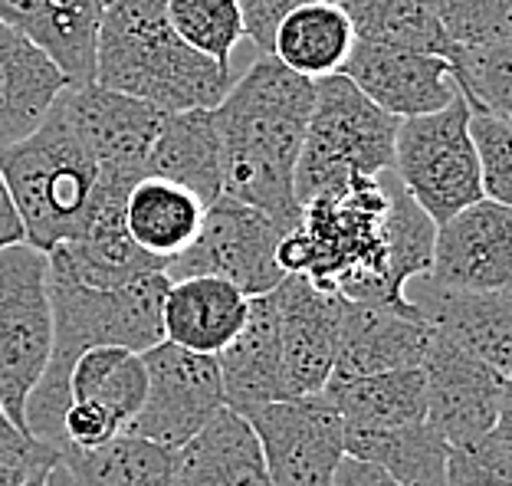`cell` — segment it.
<instances>
[{
    "label": "cell",
    "instance_id": "39",
    "mask_svg": "<svg viewBox=\"0 0 512 486\" xmlns=\"http://www.w3.org/2000/svg\"><path fill=\"white\" fill-rule=\"evenodd\" d=\"M332 486H398L388 473L381 467L368 464V460H358V457H342L339 470H335V480Z\"/></svg>",
    "mask_w": 512,
    "mask_h": 486
},
{
    "label": "cell",
    "instance_id": "26",
    "mask_svg": "<svg viewBox=\"0 0 512 486\" xmlns=\"http://www.w3.org/2000/svg\"><path fill=\"white\" fill-rule=\"evenodd\" d=\"M204 204L188 188L165 178H138L125 194V227L148 257L168 263L201 230Z\"/></svg>",
    "mask_w": 512,
    "mask_h": 486
},
{
    "label": "cell",
    "instance_id": "5",
    "mask_svg": "<svg viewBox=\"0 0 512 486\" xmlns=\"http://www.w3.org/2000/svg\"><path fill=\"white\" fill-rule=\"evenodd\" d=\"M0 178L20 214L23 243L43 253L83 234L99 201V165L60 99L27 138L0 148Z\"/></svg>",
    "mask_w": 512,
    "mask_h": 486
},
{
    "label": "cell",
    "instance_id": "44",
    "mask_svg": "<svg viewBox=\"0 0 512 486\" xmlns=\"http://www.w3.org/2000/svg\"><path fill=\"white\" fill-rule=\"evenodd\" d=\"M102 4H112V0H102Z\"/></svg>",
    "mask_w": 512,
    "mask_h": 486
},
{
    "label": "cell",
    "instance_id": "20",
    "mask_svg": "<svg viewBox=\"0 0 512 486\" xmlns=\"http://www.w3.org/2000/svg\"><path fill=\"white\" fill-rule=\"evenodd\" d=\"M102 0H0V20L56 63L69 83H92Z\"/></svg>",
    "mask_w": 512,
    "mask_h": 486
},
{
    "label": "cell",
    "instance_id": "24",
    "mask_svg": "<svg viewBox=\"0 0 512 486\" xmlns=\"http://www.w3.org/2000/svg\"><path fill=\"white\" fill-rule=\"evenodd\" d=\"M145 175L188 188L204 207L220 198V138L214 109L165 112L148 148Z\"/></svg>",
    "mask_w": 512,
    "mask_h": 486
},
{
    "label": "cell",
    "instance_id": "9",
    "mask_svg": "<svg viewBox=\"0 0 512 486\" xmlns=\"http://www.w3.org/2000/svg\"><path fill=\"white\" fill-rule=\"evenodd\" d=\"M286 230L273 217L220 194L204 207L201 230L188 250L165 263L168 280L188 276H217L237 286L243 296H263L283 283L286 270L279 266V243Z\"/></svg>",
    "mask_w": 512,
    "mask_h": 486
},
{
    "label": "cell",
    "instance_id": "34",
    "mask_svg": "<svg viewBox=\"0 0 512 486\" xmlns=\"http://www.w3.org/2000/svg\"><path fill=\"white\" fill-rule=\"evenodd\" d=\"M427 7L450 46L512 40V0H427Z\"/></svg>",
    "mask_w": 512,
    "mask_h": 486
},
{
    "label": "cell",
    "instance_id": "2",
    "mask_svg": "<svg viewBox=\"0 0 512 486\" xmlns=\"http://www.w3.org/2000/svg\"><path fill=\"white\" fill-rule=\"evenodd\" d=\"M316 83L260 53L214 106L220 138V194L273 217L289 234L299 224L296 161Z\"/></svg>",
    "mask_w": 512,
    "mask_h": 486
},
{
    "label": "cell",
    "instance_id": "8",
    "mask_svg": "<svg viewBox=\"0 0 512 486\" xmlns=\"http://www.w3.org/2000/svg\"><path fill=\"white\" fill-rule=\"evenodd\" d=\"M467 122L470 106L457 92L440 112L401 119L394 135V178L434 224H444L463 207L483 201L480 165Z\"/></svg>",
    "mask_w": 512,
    "mask_h": 486
},
{
    "label": "cell",
    "instance_id": "14",
    "mask_svg": "<svg viewBox=\"0 0 512 486\" xmlns=\"http://www.w3.org/2000/svg\"><path fill=\"white\" fill-rule=\"evenodd\" d=\"M60 102L96 158L99 178L119 184L145 178L148 148L155 142L165 112L99 83H69L60 92Z\"/></svg>",
    "mask_w": 512,
    "mask_h": 486
},
{
    "label": "cell",
    "instance_id": "37",
    "mask_svg": "<svg viewBox=\"0 0 512 486\" xmlns=\"http://www.w3.org/2000/svg\"><path fill=\"white\" fill-rule=\"evenodd\" d=\"M237 4L243 14V27H247V40L260 53H266L270 50L276 23L283 20L289 10H296L302 4H319V0H237ZM329 4H335V0H329Z\"/></svg>",
    "mask_w": 512,
    "mask_h": 486
},
{
    "label": "cell",
    "instance_id": "40",
    "mask_svg": "<svg viewBox=\"0 0 512 486\" xmlns=\"http://www.w3.org/2000/svg\"><path fill=\"white\" fill-rule=\"evenodd\" d=\"M14 243H23V224L14 201H10L7 184L0 178V250L14 247Z\"/></svg>",
    "mask_w": 512,
    "mask_h": 486
},
{
    "label": "cell",
    "instance_id": "43",
    "mask_svg": "<svg viewBox=\"0 0 512 486\" xmlns=\"http://www.w3.org/2000/svg\"><path fill=\"white\" fill-rule=\"evenodd\" d=\"M43 480H46V470H43V473H37V477H30L23 486H43Z\"/></svg>",
    "mask_w": 512,
    "mask_h": 486
},
{
    "label": "cell",
    "instance_id": "19",
    "mask_svg": "<svg viewBox=\"0 0 512 486\" xmlns=\"http://www.w3.org/2000/svg\"><path fill=\"white\" fill-rule=\"evenodd\" d=\"M224 404L240 418L283 398V352H279V319L273 289L250 296V312L240 332L217 355Z\"/></svg>",
    "mask_w": 512,
    "mask_h": 486
},
{
    "label": "cell",
    "instance_id": "12",
    "mask_svg": "<svg viewBox=\"0 0 512 486\" xmlns=\"http://www.w3.org/2000/svg\"><path fill=\"white\" fill-rule=\"evenodd\" d=\"M427 424L450 447L480 441L509 418V378L430 332L424 355Z\"/></svg>",
    "mask_w": 512,
    "mask_h": 486
},
{
    "label": "cell",
    "instance_id": "42",
    "mask_svg": "<svg viewBox=\"0 0 512 486\" xmlns=\"http://www.w3.org/2000/svg\"><path fill=\"white\" fill-rule=\"evenodd\" d=\"M43 486H83V483H79V480L73 477V473H69V470L60 464V460H56V464H53L50 470H46Z\"/></svg>",
    "mask_w": 512,
    "mask_h": 486
},
{
    "label": "cell",
    "instance_id": "7",
    "mask_svg": "<svg viewBox=\"0 0 512 486\" xmlns=\"http://www.w3.org/2000/svg\"><path fill=\"white\" fill-rule=\"evenodd\" d=\"M50 260L30 243L0 250V408L27 434V401L50 365Z\"/></svg>",
    "mask_w": 512,
    "mask_h": 486
},
{
    "label": "cell",
    "instance_id": "15",
    "mask_svg": "<svg viewBox=\"0 0 512 486\" xmlns=\"http://www.w3.org/2000/svg\"><path fill=\"white\" fill-rule=\"evenodd\" d=\"M427 280L447 289H509L512 211L509 204L476 201L434 230Z\"/></svg>",
    "mask_w": 512,
    "mask_h": 486
},
{
    "label": "cell",
    "instance_id": "28",
    "mask_svg": "<svg viewBox=\"0 0 512 486\" xmlns=\"http://www.w3.org/2000/svg\"><path fill=\"white\" fill-rule=\"evenodd\" d=\"M145 401L142 352L99 345L76 355L66 375V404H89L125 431Z\"/></svg>",
    "mask_w": 512,
    "mask_h": 486
},
{
    "label": "cell",
    "instance_id": "16",
    "mask_svg": "<svg viewBox=\"0 0 512 486\" xmlns=\"http://www.w3.org/2000/svg\"><path fill=\"white\" fill-rule=\"evenodd\" d=\"M339 73L394 119H417L450 106L457 96L444 56L355 40Z\"/></svg>",
    "mask_w": 512,
    "mask_h": 486
},
{
    "label": "cell",
    "instance_id": "17",
    "mask_svg": "<svg viewBox=\"0 0 512 486\" xmlns=\"http://www.w3.org/2000/svg\"><path fill=\"white\" fill-rule=\"evenodd\" d=\"M430 345V322L411 299L388 303H358L342 299L339 352L332 378H362L421 368Z\"/></svg>",
    "mask_w": 512,
    "mask_h": 486
},
{
    "label": "cell",
    "instance_id": "29",
    "mask_svg": "<svg viewBox=\"0 0 512 486\" xmlns=\"http://www.w3.org/2000/svg\"><path fill=\"white\" fill-rule=\"evenodd\" d=\"M345 454L381 467L398 486H444L450 444L421 421L391 431H345Z\"/></svg>",
    "mask_w": 512,
    "mask_h": 486
},
{
    "label": "cell",
    "instance_id": "3",
    "mask_svg": "<svg viewBox=\"0 0 512 486\" xmlns=\"http://www.w3.org/2000/svg\"><path fill=\"white\" fill-rule=\"evenodd\" d=\"M46 283H50L53 303V352L40 385L27 401V434L60 454L69 365L79 352L99 349V345L148 352L151 345L165 342L161 299L168 293V276L155 273L119 289H96L76 280L63 263L50 260Z\"/></svg>",
    "mask_w": 512,
    "mask_h": 486
},
{
    "label": "cell",
    "instance_id": "11",
    "mask_svg": "<svg viewBox=\"0 0 512 486\" xmlns=\"http://www.w3.org/2000/svg\"><path fill=\"white\" fill-rule=\"evenodd\" d=\"M247 421L273 486H332L345 457V427L325 395L273 401Z\"/></svg>",
    "mask_w": 512,
    "mask_h": 486
},
{
    "label": "cell",
    "instance_id": "4",
    "mask_svg": "<svg viewBox=\"0 0 512 486\" xmlns=\"http://www.w3.org/2000/svg\"><path fill=\"white\" fill-rule=\"evenodd\" d=\"M234 66L191 50L165 14V0H112L102 10L92 83L158 112L214 109L234 86Z\"/></svg>",
    "mask_w": 512,
    "mask_h": 486
},
{
    "label": "cell",
    "instance_id": "13",
    "mask_svg": "<svg viewBox=\"0 0 512 486\" xmlns=\"http://www.w3.org/2000/svg\"><path fill=\"white\" fill-rule=\"evenodd\" d=\"M273 299L283 352V398L322 395L339 352L342 296L299 273H286L273 289Z\"/></svg>",
    "mask_w": 512,
    "mask_h": 486
},
{
    "label": "cell",
    "instance_id": "38",
    "mask_svg": "<svg viewBox=\"0 0 512 486\" xmlns=\"http://www.w3.org/2000/svg\"><path fill=\"white\" fill-rule=\"evenodd\" d=\"M56 457H60L56 450L33 441L30 434L17 431L4 414V408H0V460H56Z\"/></svg>",
    "mask_w": 512,
    "mask_h": 486
},
{
    "label": "cell",
    "instance_id": "33",
    "mask_svg": "<svg viewBox=\"0 0 512 486\" xmlns=\"http://www.w3.org/2000/svg\"><path fill=\"white\" fill-rule=\"evenodd\" d=\"M165 14L191 50L220 66H234V53L247 40L237 0H165Z\"/></svg>",
    "mask_w": 512,
    "mask_h": 486
},
{
    "label": "cell",
    "instance_id": "41",
    "mask_svg": "<svg viewBox=\"0 0 512 486\" xmlns=\"http://www.w3.org/2000/svg\"><path fill=\"white\" fill-rule=\"evenodd\" d=\"M53 464L56 460H0V486H23Z\"/></svg>",
    "mask_w": 512,
    "mask_h": 486
},
{
    "label": "cell",
    "instance_id": "18",
    "mask_svg": "<svg viewBox=\"0 0 512 486\" xmlns=\"http://www.w3.org/2000/svg\"><path fill=\"white\" fill-rule=\"evenodd\" d=\"M404 299L424 312L430 332L453 349L480 358L499 375L512 372V293L509 289H447L417 276Z\"/></svg>",
    "mask_w": 512,
    "mask_h": 486
},
{
    "label": "cell",
    "instance_id": "21",
    "mask_svg": "<svg viewBox=\"0 0 512 486\" xmlns=\"http://www.w3.org/2000/svg\"><path fill=\"white\" fill-rule=\"evenodd\" d=\"M250 312V296L217 276L168 280L161 299V335L165 342L197 355H217L240 332Z\"/></svg>",
    "mask_w": 512,
    "mask_h": 486
},
{
    "label": "cell",
    "instance_id": "10",
    "mask_svg": "<svg viewBox=\"0 0 512 486\" xmlns=\"http://www.w3.org/2000/svg\"><path fill=\"white\" fill-rule=\"evenodd\" d=\"M142 362L145 401L125 427L128 434L178 450L220 408H227L214 355H197L171 342H158L142 352Z\"/></svg>",
    "mask_w": 512,
    "mask_h": 486
},
{
    "label": "cell",
    "instance_id": "31",
    "mask_svg": "<svg viewBox=\"0 0 512 486\" xmlns=\"http://www.w3.org/2000/svg\"><path fill=\"white\" fill-rule=\"evenodd\" d=\"M355 30V40L404 46V50L447 56V37L427 0H335Z\"/></svg>",
    "mask_w": 512,
    "mask_h": 486
},
{
    "label": "cell",
    "instance_id": "35",
    "mask_svg": "<svg viewBox=\"0 0 512 486\" xmlns=\"http://www.w3.org/2000/svg\"><path fill=\"white\" fill-rule=\"evenodd\" d=\"M444 486H512L509 418L499 421L480 441L450 447Z\"/></svg>",
    "mask_w": 512,
    "mask_h": 486
},
{
    "label": "cell",
    "instance_id": "6",
    "mask_svg": "<svg viewBox=\"0 0 512 486\" xmlns=\"http://www.w3.org/2000/svg\"><path fill=\"white\" fill-rule=\"evenodd\" d=\"M398 125L401 119L365 99L342 73L316 79V99L293 178L299 204L345 188L355 178L391 171Z\"/></svg>",
    "mask_w": 512,
    "mask_h": 486
},
{
    "label": "cell",
    "instance_id": "27",
    "mask_svg": "<svg viewBox=\"0 0 512 486\" xmlns=\"http://www.w3.org/2000/svg\"><path fill=\"white\" fill-rule=\"evenodd\" d=\"M355 46V30L348 23L345 10L329 0L319 4H302L276 23L270 53L286 69L306 76V79H325L339 73L348 50Z\"/></svg>",
    "mask_w": 512,
    "mask_h": 486
},
{
    "label": "cell",
    "instance_id": "32",
    "mask_svg": "<svg viewBox=\"0 0 512 486\" xmlns=\"http://www.w3.org/2000/svg\"><path fill=\"white\" fill-rule=\"evenodd\" d=\"M447 66L453 86L470 109L512 115V40L486 46H450Z\"/></svg>",
    "mask_w": 512,
    "mask_h": 486
},
{
    "label": "cell",
    "instance_id": "30",
    "mask_svg": "<svg viewBox=\"0 0 512 486\" xmlns=\"http://www.w3.org/2000/svg\"><path fill=\"white\" fill-rule=\"evenodd\" d=\"M56 460L83 486H174V450L128 431L92 450H60Z\"/></svg>",
    "mask_w": 512,
    "mask_h": 486
},
{
    "label": "cell",
    "instance_id": "22",
    "mask_svg": "<svg viewBox=\"0 0 512 486\" xmlns=\"http://www.w3.org/2000/svg\"><path fill=\"white\" fill-rule=\"evenodd\" d=\"M174 486H273L250 421L220 408L174 450Z\"/></svg>",
    "mask_w": 512,
    "mask_h": 486
},
{
    "label": "cell",
    "instance_id": "1",
    "mask_svg": "<svg viewBox=\"0 0 512 486\" xmlns=\"http://www.w3.org/2000/svg\"><path fill=\"white\" fill-rule=\"evenodd\" d=\"M434 230L394 171H381L302 204L299 224L279 243V266L342 299L388 303L427 276Z\"/></svg>",
    "mask_w": 512,
    "mask_h": 486
},
{
    "label": "cell",
    "instance_id": "23",
    "mask_svg": "<svg viewBox=\"0 0 512 486\" xmlns=\"http://www.w3.org/2000/svg\"><path fill=\"white\" fill-rule=\"evenodd\" d=\"M66 86L50 56L0 20V148L37 129Z\"/></svg>",
    "mask_w": 512,
    "mask_h": 486
},
{
    "label": "cell",
    "instance_id": "25",
    "mask_svg": "<svg viewBox=\"0 0 512 486\" xmlns=\"http://www.w3.org/2000/svg\"><path fill=\"white\" fill-rule=\"evenodd\" d=\"M322 395L342 418L345 431H391V427L427 421L424 368H398V372L362 378H329Z\"/></svg>",
    "mask_w": 512,
    "mask_h": 486
},
{
    "label": "cell",
    "instance_id": "36",
    "mask_svg": "<svg viewBox=\"0 0 512 486\" xmlns=\"http://www.w3.org/2000/svg\"><path fill=\"white\" fill-rule=\"evenodd\" d=\"M470 142L480 165L483 198L496 204L512 201V129L509 119L486 109H470Z\"/></svg>",
    "mask_w": 512,
    "mask_h": 486
}]
</instances>
